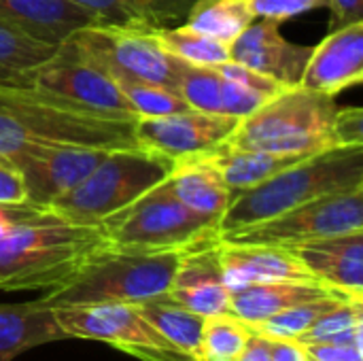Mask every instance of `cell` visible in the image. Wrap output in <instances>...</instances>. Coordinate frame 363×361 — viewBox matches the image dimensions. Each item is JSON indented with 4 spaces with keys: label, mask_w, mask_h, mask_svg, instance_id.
<instances>
[{
    "label": "cell",
    "mask_w": 363,
    "mask_h": 361,
    "mask_svg": "<svg viewBox=\"0 0 363 361\" xmlns=\"http://www.w3.org/2000/svg\"><path fill=\"white\" fill-rule=\"evenodd\" d=\"M91 15L96 26H111L138 32H155L151 21L136 9L132 0H72Z\"/></svg>",
    "instance_id": "cell-33"
},
{
    "label": "cell",
    "mask_w": 363,
    "mask_h": 361,
    "mask_svg": "<svg viewBox=\"0 0 363 361\" xmlns=\"http://www.w3.org/2000/svg\"><path fill=\"white\" fill-rule=\"evenodd\" d=\"M332 30L363 21V0H330Z\"/></svg>",
    "instance_id": "cell-38"
},
{
    "label": "cell",
    "mask_w": 363,
    "mask_h": 361,
    "mask_svg": "<svg viewBox=\"0 0 363 361\" xmlns=\"http://www.w3.org/2000/svg\"><path fill=\"white\" fill-rule=\"evenodd\" d=\"M342 300H347V298L340 294H332L325 298L302 302V304H296L266 321L253 323L249 328L270 340H300L325 313H330Z\"/></svg>",
    "instance_id": "cell-29"
},
{
    "label": "cell",
    "mask_w": 363,
    "mask_h": 361,
    "mask_svg": "<svg viewBox=\"0 0 363 361\" xmlns=\"http://www.w3.org/2000/svg\"><path fill=\"white\" fill-rule=\"evenodd\" d=\"M298 343L363 345V300H342L330 313H325Z\"/></svg>",
    "instance_id": "cell-31"
},
{
    "label": "cell",
    "mask_w": 363,
    "mask_h": 361,
    "mask_svg": "<svg viewBox=\"0 0 363 361\" xmlns=\"http://www.w3.org/2000/svg\"><path fill=\"white\" fill-rule=\"evenodd\" d=\"M219 260L230 291L262 283L315 281L300 257L285 247L234 245L219 240Z\"/></svg>",
    "instance_id": "cell-18"
},
{
    "label": "cell",
    "mask_w": 363,
    "mask_h": 361,
    "mask_svg": "<svg viewBox=\"0 0 363 361\" xmlns=\"http://www.w3.org/2000/svg\"><path fill=\"white\" fill-rule=\"evenodd\" d=\"M51 145L134 149V121L81 113L26 85L0 83V155L15 162Z\"/></svg>",
    "instance_id": "cell-2"
},
{
    "label": "cell",
    "mask_w": 363,
    "mask_h": 361,
    "mask_svg": "<svg viewBox=\"0 0 363 361\" xmlns=\"http://www.w3.org/2000/svg\"><path fill=\"white\" fill-rule=\"evenodd\" d=\"M66 338V332L55 321L53 309L43 298L0 304V361H13L34 347Z\"/></svg>",
    "instance_id": "cell-22"
},
{
    "label": "cell",
    "mask_w": 363,
    "mask_h": 361,
    "mask_svg": "<svg viewBox=\"0 0 363 361\" xmlns=\"http://www.w3.org/2000/svg\"><path fill=\"white\" fill-rule=\"evenodd\" d=\"M183 251H128L106 245L62 287L43 296L55 306L140 304L168 296Z\"/></svg>",
    "instance_id": "cell-4"
},
{
    "label": "cell",
    "mask_w": 363,
    "mask_h": 361,
    "mask_svg": "<svg viewBox=\"0 0 363 361\" xmlns=\"http://www.w3.org/2000/svg\"><path fill=\"white\" fill-rule=\"evenodd\" d=\"M255 19L249 0H194L183 26L223 45H232Z\"/></svg>",
    "instance_id": "cell-26"
},
{
    "label": "cell",
    "mask_w": 363,
    "mask_h": 361,
    "mask_svg": "<svg viewBox=\"0 0 363 361\" xmlns=\"http://www.w3.org/2000/svg\"><path fill=\"white\" fill-rule=\"evenodd\" d=\"M28 204L26 185L19 168L13 160L0 155V206H23Z\"/></svg>",
    "instance_id": "cell-36"
},
{
    "label": "cell",
    "mask_w": 363,
    "mask_h": 361,
    "mask_svg": "<svg viewBox=\"0 0 363 361\" xmlns=\"http://www.w3.org/2000/svg\"><path fill=\"white\" fill-rule=\"evenodd\" d=\"M332 294L336 291H332L330 287L317 281H281V283L249 285L238 291H232V315L245 321L247 326H253L296 304L325 298Z\"/></svg>",
    "instance_id": "cell-23"
},
{
    "label": "cell",
    "mask_w": 363,
    "mask_h": 361,
    "mask_svg": "<svg viewBox=\"0 0 363 361\" xmlns=\"http://www.w3.org/2000/svg\"><path fill=\"white\" fill-rule=\"evenodd\" d=\"M359 230H363V187L311 200L268 221L221 234L219 240L291 249L304 243Z\"/></svg>",
    "instance_id": "cell-9"
},
{
    "label": "cell",
    "mask_w": 363,
    "mask_h": 361,
    "mask_svg": "<svg viewBox=\"0 0 363 361\" xmlns=\"http://www.w3.org/2000/svg\"><path fill=\"white\" fill-rule=\"evenodd\" d=\"M0 19L51 47H60L85 26H96L72 0H0Z\"/></svg>",
    "instance_id": "cell-20"
},
{
    "label": "cell",
    "mask_w": 363,
    "mask_h": 361,
    "mask_svg": "<svg viewBox=\"0 0 363 361\" xmlns=\"http://www.w3.org/2000/svg\"><path fill=\"white\" fill-rule=\"evenodd\" d=\"M234 361H272V357H270V340L251 330V336H249L245 349L240 351V355Z\"/></svg>",
    "instance_id": "cell-40"
},
{
    "label": "cell",
    "mask_w": 363,
    "mask_h": 361,
    "mask_svg": "<svg viewBox=\"0 0 363 361\" xmlns=\"http://www.w3.org/2000/svg\"><path fill=\"white\" fill-rule=\"evenodd\" d=\"M315 281L351 300H363V230L291 247Z\"/></svg>",
    "instance_id": "cell-17"
},
{
    "label": "cell",
    "mask_w": 363,
    "mask_h": 361,
    "mask_svg": "<svg viewBox=\"0 0 363 361\" xmlns=\"http://www.w3.org/2000/svg\"><path fill=\"white\" fill-rule=\"evenodd\" d=\"M308 360H311V357H308Z\"/></svg>",
    "instance_id": "cell-41"
},
{
    "label": "cell",
    "mask_w": 363,
    "mask_h": 361,
    "mask_svg": "<svg viewBox=\"0 0 363 361\" xmlns=\"http://www.w3.org/2000/svg\"><path fill=\"white\" fill-rule=\"evenodd\" d=\"M359 187H363V147L321 151L251 189L238 191L219 219V236L268 221L311 200Z\"/></svg>",
    "instance_id": "cell-3"
},
{
    "label": "cell",
    "mask_w": 363,
    "mask_h": 361,
    "mask_svg": "<svg viewBox=\"0 0 363 361\" xmlns=\"http://www.w3.org/2000/svg\"><path fill=\"white\" fill-rule=\"evenodd\" d=\"M168 298L200 317L232 313V291L228 289L221 270L219 238L183 251L168 289Z\"/></svg>",
    "instance_id": "cell-14"
},
{
    "label": "cell",
    "mask_w": 363,
    "mask_h": 361,
    "mask_svg": "<svg viewBox=\"0 0 363 361\" xmlns=\"http://www.w3.org/2000/svg\"><path fill=\"white\" fill-rule=\"evenodd\" d=\"M257 19L289 21L315 9H330V0H249Z\"/></svg>",
    "instance_id": "cell-34"
},
{
    "label": "cell",
    "mask_w": 363,
    "mask_h": 361,
    "mask_svg": "<svg viewBox=\"0 0 363 361\" xmlns=\"http://www.w3.org/2000/svg\"><path fill=\"white\" fill-rule=\"evenodd\" d=\"M108 151L83 145H51L15 160L13 164L23 177L28 204L47 211L57 198L74 189Z\"/></svg>",
    "instance_id": "cell-13"
},
{
    "label": "cell",
    "mask_w": 363,
    "mask_h": 361,
    "mask_svg": "<svg viewBox=\"0 0 363 361\" xmlns=\"http://www.w3.org/2000/svg\"><path fill=\"white\" fill-rule=\"evenodd\" d=\"M17 85L81 113L121 121L138 119L113 79L70 40H64L45 62L28 70Z\"/></svg>",
    "instance_id": "cell-8"
},
{
    "label": "cell",
    "mask_w": 363,
    "mask_h": 361,
    "mask_svg": "<svg viewBox=\"0 0 363 361\" xmlns=\"http://www.w3.org/2000/svg\"><path fill=\"white\" fill-rule=\"evenodd\" d=\"M177 91L181 94L189 109L213 115H228L236 119L251 115L257 106H262L268 100L259 91H253L228 79L217 68V64L198 66L183 62Z\"/></svg>",
    "instance_id": "cell-19"
},
{
    "label": "cell",
    "mask_w": 363,
    "mask_h": 361,
    "mask_svg": "<svg viewBox=\"0 0 363 361\" xmlns=\"http://www.w3.org/2000/svg\"><path fill=\"white\" fill-rule=\"evenodd\" d=\"M202 361H204V360H202Z\"/></svg>",
    "instance_id": "cell-42"
},
{
    "label": "cell",
    "mask_w": 363,
    "mask_h": 361,
    "mask_svg": "<svg viewBox=\"0 0 363 361\" xmlns=\"http://www.w3.org/2000/svg\"><path fill=\"white\" fill-rule=\"evenodd\" d=\"M336 111L334 96L317 94L300 85L285 87L251 115L238 119L225 143L238 149L274 155L311 157L336 149Z\"/></svg>",
    "instance_id": "cell-5"
},
{
    "label": "cell",
    "mask_w": 363,
    "mask_h": 361,
    "mask_svg": "<svg viewBox=\"0 0 363 361\" xmlns=\"http://www.w3.org/2000/svg\"><path fill=\"white\" fill-rule=\"evenodd\" d=\"M363 81V21L330 30L313 47L300 87L334 96Z\"/></svg>",
    "instance_id": "cell-16"
},
{
    "label": "cell",
    "mask_w": 363,
    "mask_h": 361,
    "mask_svg": "<svg viewBox=\"0 0 363 361\" xmlns=\"http://www.w3.org/2000/svg\"><path fill=\"white\" fill-rule=\"evenodd\" d=\"M236 123V117L185 109L157 117H138L134 121V140L138 149L174 162L215 149L230 138Z\"/></svg>",
    "instance_id": "cell-12"
},
{
    "label": "cell",
    "mask_w": 363,
    "mask_h": 361,
    "mask_svg": "<svg viewBox=\"0 0 363 361\" xmlns=\"http://www.w3.org/2000/svg\"><path fill=\"white\" fill-rule=\"evenodd\" d=\"M166 185L187 209L211 217L217 223L236 196L204 153L174 160L172 170L166 177Z\"/></svg>",
    "instance_id": "cell-21"
},
{
    "label": "cell",
    "mask_w": 363,
    "mask_h": 361,
    "mask_svg": "<svg viewBox=\"0 0 363 361\" xmlns=\"http://www.w3.org/2000/svg\"><path fill=\"white\" fill-rule=\"evenodd\" d=\"M172 160L138 147L111 149L104 160L74 189L57 198L47 213L77 226H100L108 215L162 183L172 170Z\"/></svg>",
    "instance_id": "cell-6"
},
{
    "label": "cell",
    "mask_w": 363,
    "mask_h": 361,
    "mask_svg": "<svg viewBox=\"0 0 363 361\" xmlns=\"http://www.w3.org/2000/svg\"><path fill=\"white\" fill-rule=\"evenodd\" d=\"M55 49L0 19V83L17 85L28 70L45 62Z\"/></svg>",
    "instance_id": "cell-28"
},
{
    "label": "cell",
    "mask_w": 363,
    "mask_h": 361,
    "mask_svg": "<svg viewBox=\"0 0 363 361\" xmlns=\"http://www.w3.org/2000/svg\"><path fill=\"white\" fill-rule=\"evenodd\" d=\"M102 70L113 79V83L117 85V89L121 91V96L128 100V104L132 106V111L138 117H157V115H168V113L189 109L185 104V100L181 98V94L166 85L151 83V81H145L138 77H130L125 72L111 70V68H102Z\"/></svg>",
    "instance_id": "cell-27"
},
{
    "label": "cell",
    "mask_w": 363,
    "mask_h": 361,
    "mask_svg": "<svg viewBox=\"0 0 363 361\" xmlns=\"http://www.w3.org/2000/svg\"><path fill=\"white\" fill-rule=\"evenodd\" d=\"M281 23L255 19L232 45L230 60L277 81L283 87L300 85L313 47L296 45L281 34Z\"/></svg>",
    "instance_id": "cell-15"
},
{
    "label": "cell",
    "mask_w": 363,
    "mask_h": 361,
    "mask_svg": "<svg viewBox=\"0 0 363 361\" xmlns=\"http://www.w3.org/2000/svg\"><path fill=\"white\" fill-rule=\"evenodd\" d=\"M311 361H363V345L311 343L304 345Z\"/></svg>",
    "instance_id": "cell-37"
},
{
    "label": "cell",
    "mask_w": 363,
    "mask_h": 361,
    "mask_svg": "<svg viewBox=\"0 0 363 361\" xmlns=\"http://www.w3.org/2000/svg\"><path fill=\"white\" fill-rule=\"evenodd\" d=\"M270 357L272 361H311L306 347L298 340H270Z\"/></svg>",
    "instance_id": "cell-39"
},
{
    "label": "cell",
    "mask_w": 363,
    "mask_h": 361,
    "mask_svg": "<svg viewBox=\"0 0 363 361\" xmlns=\"http://www.w3.org/2000/svg\"><path fill=\"white\" fill-rule=\"evenodd\" d=\"M155 40L174 57L198 64V66H215L230 60V45H223L211 36H204L187 26L177 28H160L153 32Z\"/></svg>",
    "instance_id": "cell-30"
},
{
    "label": "cell",
    "mask_w": 363,
    "mask_h": 361,
    "mask_svg": "<svg viewBox=\"0 0 363 361\" xmlns=\"http://www.w3.org/2000/svg\"><path fill=\"white\" fill-rule=\"evenodd\" d=\"M106 245L100 226H77L30 204L0 206V289H57Z\"/></svg>",
    "instance_id": "cell-1"
},
{
    "label": "cell",
    "mask_w": 363,
    "mask_h": 361,
    "mask_svg": "<svg viewBox=\"0 0 363 361\" xmlns=\"http://www.w3.org/2000/svg\"><path fill=\"white\" fill-rule=\"evenodd\" d=\"M336 147H363V109L347 106L338 109L334 117Z\"/></svg>",
    "instance_id": "cell-35"
},
{
    "label": "cell",
    "mask_w": 363,
    "mask_h": 361,
    "mask_svg": "<svg viewBox=\"0 0 363 361\" xmlns=\"http://www.w3.org/2000/svg\"><path fill=\"white\" fill-rule=\"evenodd\" d=\"M100 228L111 247L128 251H185L219 238V223L187 209L166 179L108 215Z\"/></svg>",
    "instance_id": "cell-7"
},
{
    "label": "cell",
    "mask_w": 363,
    "mask_h": 361,
    "mask_svg": "<svg viewBox=\"0 0 363 361\" xmlns=\"http://www.w3.org/2000/svg\"><path fill=\"white\" fill-rule=\"evenodd\" d=\"M140 315L181 353L202 360V326L204 317L172 302L168 296L136 304Z\"/></svg>",
    "instance_id": "cell-25"
},
{
    "label": "cell",
    "mask_w": 363,
    "mask_h": 361,
    "mask_svg": "<svg viewBox=\"0 0 363 361\" xmlns=\"http://www.w3.org/2000/svg\"><path fill=\"white\" fill-rule=\"evenodd\" d=\"M204 155L217 166L223 181L236 194L264 183L266 179L294 166L300 160H306L300 155H274V153H264V151L238 149V147L228 145L225 140L217 145L215 149L206 151Z\"/></svg>",
    "instance_id": "cell-24"
},
{
    "label": "cell",
    "mask_w": 363,
    "mask_h": 361,
    "mask_svg": "<svg viewBox=\"0 0 363 361\" xmlns=\"http://www.w3.org/2000/svg\"><path fill=\"white\" fill-rule=\"evenodd\" d=\"M53 315L68 338L106 343L140 361H202L177 351L136 304L55 306Z\"/></svg>",
    "instance_id": "cell-10"
},
{
    "label": "cell",
    "mask_w": 363,
    "mask_h": 361,
    "mask_svg": "<svg viewBox=\"0 0 363 361\" xmlns=\"http://www.w3.org/2000/svg\"><path fill=\"white\" fill-rule=\"evenodd\" d=\"M68 40L102 68L119 70L177 91L183 60L168 53L155 40L153 32L85 26L70 34Z\"/></svg>",
    "instance_id": "cell-11"
},
{
    "label": "cell",
    "mask_w": 363,
    "mask_h": 361,
    "mask_svg": "<svg viewBox=\"0 0 363 361\" xmlns=\"http://www.w3.org/2000/svg\"><path fill=\"white\" fill-rule=\"evenodd\" d=\"M249 336L251 328L232 313L204 317L200 355L204 361H234L245 349Z\"/></svg>",
    "instance_id": "cell-32"
}]
</instances>
